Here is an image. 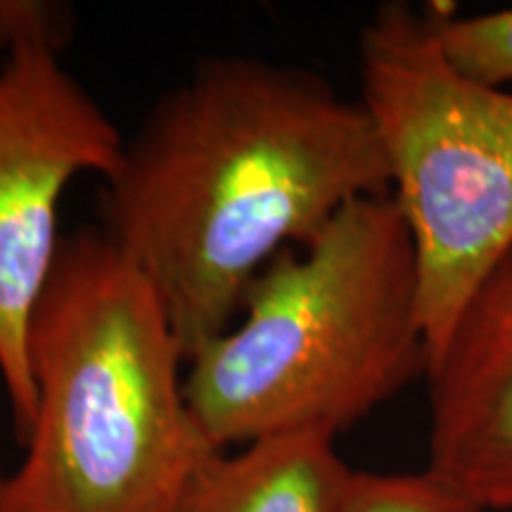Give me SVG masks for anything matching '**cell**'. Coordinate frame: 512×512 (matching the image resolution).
Masks as SVG:
<instances>
[{"label": "cell", "mask_w": 512, "mask_h": 512, "mask_svg": "<svg viewBox=\"0 0 512 512\" xmlns=\"http://www.w3.org/2000/svg\"><path fill=\"white\" fill-rule=\"evenodd\" d=\"M226 335L190 358L185 401L216 451L337 437L427 370L415 249L392 192L351 202L256 275Z\"/></svg>", "instance_id": "3957f363"}, {"label": "cell", "mask_w": 512, "mask_h": 512, "mask_svg": "<svg viewBox=\"0 0 512 512\" xmlns=\"http://www.w3.org/2000/svg\"><path fill=\"white\" fill-rule=\"evenodd\" d=\"M389 192L361 100L256 57H214L124 140L102 233L155 287L185 358L233 328L249 285L344 207Z\"/></svg>", "instance_id": "6da1fadb"}, {"label": "cell", "mask_w": 512, "mask_h": 512, "mask_svg": "<svg viewBox=\"0 0 512 512\" xmlns=\"http://www.w3.org/2000/svg\"><path fill=\"white\" fill-rule=\"evenodd\" d=\"M72 34V12L48 0H0V64L17 48L41 43L62 53Z\"/></svg>", "instance_id": "30bf717a"}, {"label": "cell", "mask_w": 512, "mask_h": 512, "mask_svg": "<svg viewBox=\"0 0 512 512\" xmlns=\"http://www.w3.org/2000/svg\"><path fill=\"white\" fill-rule=\"evenodd\" d=\"M361 105L415 249L427 361L512 249V93L460 74L427 12L387 3L358 38Z\"/></svg>", "instance_id": "277c9868"}, {"label": "cell", "mask_w": 512, "mask_h": 512, "mask_svg": "<svg viewBox=\"0 0 512 512\" xmlns=\"http://www.w3.org/2000/svg\"><path fill=\"white\" fill-rule=\"evenodd\" d=\"M155 287L102 230L64 238L29 330L36 415L0 512H178L214 458Z\"/></svg>", "instance_id": "7a4b0ae2"}, {"label": "cell", "mask_w": 512, "mask_h": 512, "mask_svg": "<svg viewBox=\"0 0 512 512\" xmlns=\"http://www.w3.org/2000/svg\"><path fill=\"white\" fill-rule=\"evenodd\" d=\"M342 512H484L432 472L370 475L356 472Z\"/></svg>", "instance_id": "9c48e42d"}, {"label": "cell", "mask_w": 512, "mask_h": 512, "mask_svg": "<svg viewBox=\"0 0 512 512\" xmlns=\"http://www.w3.org/2000/svg\"><path fill=\"white\" fill-rule=\"evenodd\" d=\"M124 138L93 95L41 43L0 64V377L15 430L36 415L29 330L62 240L57 207L81 174L107 181Z\"/></svg>", "instance_id": "5b68a950"}, {"label": "cell", "mask_w": 512, "mask_h": 512, "mask_svg": "<svg viewBox=\"0 0 512 512\" xmlns=\"http://www.w3.org/2000/svg\"><path fill=\"white\" fill-rule=\"evenodd\" d=\"M441 50L460 74L512 93V8L472 17L432 12Z\"/></svg>", "instance_id": "ba28073f"}, {"label": "cell", "mask_w": 512, "mask_h": 512, "mask_svg": "<svg viewBox=\"0 0 512 512\" xmlns=\"http://www.w3.org/2000/svg\"><path fill=\"white\" fill-rule=\"evenodd\" d=\"M354 475L335 437L256 439L209 458L178 512H342Z\"/></svg>", "instance_id": "52a82bcc"}, {"label": "cell", "mask_w": 512, "mask_h": 512, "mask_svg": "<svg viewBox=\"0 0 512 512\" xmlns=\"http://www.w3.org/2000/svg\"><path fill=\"white\" fill-rule=\"evenodd\" d=\"M427 472L484 512L512 510V249L427 361Z\"/></svg>", "instance_id": "8992f818"}]
</instances>
